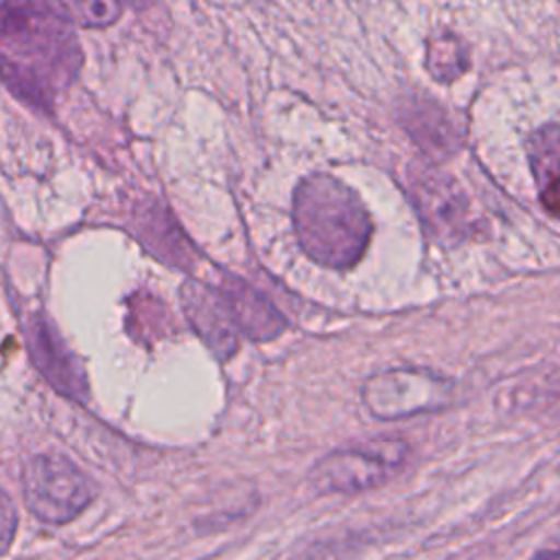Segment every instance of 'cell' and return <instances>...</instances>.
Segmentation results:
<instances>
[{"mask_svg": "<svg viewBox=\"0 0 560 560\" xmlns=\"http://www.w3.org/2000/svg\"><path fill=\"white\" fill-rule=\"evenodd\" d=\"M2 70L26 105L52 109L81 68V46L59 0H2Z\"/></svg>", "mask_w": 560, "mask_h": 560, "instance_id": "cell-1", "label": "cell"}, {"mask_svg": "<svg viewBox=\"0 0 560 560\" xmlns=\"http://www.w3.org/2000/svg\"><path fill=\"white\" fill-rule=\"evenodd\" d=\"M293 228L302 252L330 269L357 265L372 236V219L361 197L326 173H313L298 184Z\"/></svg>", "mask_w": 560, "mask_h": 560, "instance_id": "cell-2", "label": "cell"}, {"mask_svg": "<svg viewBox=\"0 0 560 560\" xmlns=\"http://www.w3.org/2000/svg\"><path fill=\"white\" fill-rule=\"evenodd\" d=\"M407 459V444L398 438H378L322 457L308 479L317 492H359L392 479Z\"/></svg>", "mask_w": 560, "mask_h": 560, "instance_id": "cell-3", "label": "cell"}, {"mask_svg": "<svg viewBox=\"0 0 560 560\" xmlns=\"http://www.w3.org/2000/svg\"><path fill=\"white\" fill-rule=\"evenodd\" d=\"M26 508L44 523H66L92 501V483L70 459L42 453L22 470Z\"/></svg>", "mask_w": 560, "mask_h": 560, "instance_id": "cell-4", "label": "cell"}, {"mask_svg": "<svg viewBox=\"0 0 560 560\" xmlns=\"http://www.w3.org/2000/svg\"><path fill=\"white\" fill-rule=\"evenodd\" d=\"M409 195L424 230L440 243H459L472 230L470 203L453 177L431 166L409 171Z\"/></svg>", "mask_w": 560, "mask_h": 560, "instance_id": "cell-5", "label": "cell"}, {"mask_svg": "<svg viewBox=\"0 0 560 560\" xmlns=\"http://www.w3.org/2000/svg\"><path fill=\"white\" fill-rule=\"evenodd\" d=\"M448 385L424 370H387L363 387V402L372 416L394 420L440 407Z\"/></svg>", "mask_w": 560, "mask_h": 560, "instance_id": "cell-6", "label": "cell"}, {"mask_svg": "<svg viewBox=\"0 0 560 560\" xmlns=\"http://www.w3.org/2000/svg\"><path fill=\"white\" fill-rule=\"evenodd\" d=\"M26 341H28V350L35 368L48 378V383L63 396L83 398L85 394L83 372L77 359L72 357V352L61 341V337L44 317H35L28 324Z\"/></svg>", "mask_w": 560, "mask_h": 560, "instance_id": "cell-7", "label": "cell"}, {"mask_svg": "<svg viewBox=\"0 0 560 560\" xmlns=\"http://www.w3.org/2000/svg\"><path fill=\"white\" fill-rule=\"evenodd\" d=\"M184 313L201 335V339L221 359H228L236 350V326L219 289H208L201 282H186L182 289Z\"/></svg>", "mask_w": 560, "mask_h": 560, "instance_id": "cell-8", "label": "cell"}, {"mask_svg": "<svg viewBox=\"0 0 560 560\" xmlns=\"http://www.w3.org/2000/svg\"><path fill=\"white\" fill-rule=\"evenodd\" d=\"M219 293L236 330L252 341H271L287 328L284 317L273 308V304L247 282L234 276H225Z\"/></svg>", "mask_w": 560, "mask_h": 560, "instance_id": "cell-9", "label": "cell"}, {"mask_svg": "<svg viewBox=\"0 0 560 560\" xmlns=\"http://www.w3.org/2000/svg\"><path fill=\"white\" fill-rule=\"evenodd\" d=\"M540 206L560 221V125H542L527 140Z\"/></svg>", "mask_w": 560, "mask_h": 560, "instance_id": "cell-10", "label": "cell"}, {"mask_svg": "<svg viewBox=\"0 0 560 560\" xmlns=\"http://www.w3.org/2000/svg\"><path fill=\"white\" fill-rule=\"evenodd\" d=\"M400 122L429 153H451L462 138L455 120L440 107V103L422 96L402 105Z\"/></svg>", "mask_w": 560, "mask_h": 560, "instance_id": "cell-11", "label": "cell"}, {"mask_svg": "<svg viewBox=\"0 0 560 560\" xmlns=\"http://www.w3.org/2000/svg\"><path fill=\"white\" fill-rule=\"evenodd\" d=\"M468 50L453 33H442L427 44V68L440 83H451L468 70Z\"/></svg>", "mask_w": 560, "mask_h": 560, "instance_id": "cell-12", "label": "cell"}, {"mask_svg": "<svg viewBox=\"0 0 560 560\" xmlns=\"http://www.w3.org/2000/svg\"><path fill=\"white\" fill-rule=\"evenodd\" d=\"M125 2L127 0H72V7L83 26L105 28L120 18Z\"/></svg>", "mask_w": 560, "mask_h": 560, "instance_id": "cell-13", "label": "cell"}, {"mask_svg": "<svg viewBox=\"0 0 560 560\" xmlns=\"http://www.w3.org/2000/svg\"><path fill=\"white\" fill-rule=\"evenodd\" d=\"M2 536H4V549L11 540V532H13V523H15V516H13V505H11V499L4 494L2 499Z\"/></svg>", "mask_w": 560, "mask_h": 560, "instance_id": "cell-14", "label": "cell"}, {"mask_svg": "<svg viewBox=\"0 0 560 560\" xmlns=\"http://www.w3.org/2000/svg\"><path fill=\"white\" fill-rule=\"evenodd\" d=\"M529 560H560V549H540Z\"/></svg>", "mask_w": 560, "mask_h": 560, "instance_id": "cell-15", "label": "cell"}, {"mask_svg": "<svg viewBox=\"0 0 560 560\" xmlns=\"http://www.w3.org/2000/svg\"><path fill=\"white\" fill-rule=\"evenodd\" d=\"M127 2H131L133 7H147V4H151L153 0H127Z\"/></svg>", "mask_w": 560, "mask_h": 560, "instance_id": "cell-16", "label": "cell"}]
</instances>
